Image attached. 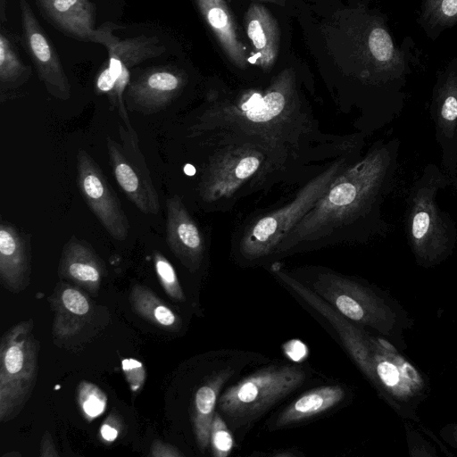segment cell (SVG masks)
Instances as JSON below:
<instances>
[{
	"mask_svg": "<svg viewBox=\"0 0 457 457\" xmlns=\"http://www.w3.org/2000/svg\"><path fill=\"white\" fill-rule=\"evenodd\" d=\"M203 136L210 148L197 183L201 201L227 211L238 200L278 182L289 180L332 156L322 151L304 149L232 126L212 127L193 134Z\"/></svg>",
	"mask_w": 457,
	"mask_h": 457,
	"instance_id": "cell-1",
	"label": "cell"
},
{
	"mask_svg": "<svg viewBox=\"0 0 457 457\" xmlns=\"http://www.w3.org/2000/svg\"><path fill=\"white\" fill-rule=\"evenodd\" d=\"M296 96L289 86L277 84L264 95L246 93L235 103L212 104L196 116L187 134L215 126H232L296 147L343 154L345 148L312 145L344 142L343 137L319 138L321 133L316 120Z\"/></svg>",
	"mask_w": 457,
	"mask_h": 457,
	"instance_id": "cell-2",
	"label": "cell"
},
{
	"mask_svg": "<svg viewBox=\"0 0 457 457\" xmlns=\"http://www.w3.org/2000/svg\"><path fill=\"white\" fill-rule=\"evenodd\" d=\"M347 167L348 158L343 154L312 177L288 203L247 219L236 235L238 255L252 262L274 254L288 233Z\"/></svg>",
	"mask_w": 457,
	"mask_h": 457,
	"instance_id": "cell-3",
	"label": "cell"
},
{
	"mask_svg": "<svg viewBox=\"0 0 457 457\" xmlns=\"http://www.w3.org/2000/svg\"><path fill=\"white\" fill-rule=\"evenodd\" d=\"M31 319L7 329L0 342V421L16 418L29 401L38 372L39 344Z\"/></svg>",
	"mask_w": 457,
	"mask_h": 457,
	"instance_id": "cell-4",
	"label": "cell"
},
{
	"mask_svg": "<svg viewBox=\"0 0 457 457\" xmlns=\"http://www.w3.org/2000/svg\"><path fill=\"white\" fill-rule=\"evenodd\" d=\"M305 377L298 366L262 369L228 387L217 407L235 428L248 425L300 387Z\"/></svg>",
	"mask_w": 457,
	"mask_h": 457,
	"instance_id": "cell-5",
	"label": "cell"
},
{
	"mask_svg": "<svg viewBox=\"0 0 457 457\" xmlns=\"http://www.w3.org/2000/svg\"><path fill=\"white\" fill-rule=\"evenodd\" d=\"M312 290L349 320L393 337L407 327V317L371 289L333 271L319 272Z\"/></svg>",
	"mask_w": 457,
	"mask_h": 457,
	"instance_id": "cell-6",
	"label": "cell"
},
{
	"mask_svg": "<svg viewBox=\"0 0 457 457\" xmlns=\"http://www.w3.org/2000/svg\"><path fill=\"white\" fill-rule=\"evenodd\" d=\"M118 130L120 143L111 137L106 138L112 174L126 197L141 212L155 215L160 211L159 195L139 148L137 133L120 124Z\"/></svg>",
	"mask_w": 457,
	"mask_h": 457,
	"instance_id": "cell-7",
	"label": "cell"
},
{
	"mask_svg": "<svg viewBox=\"0 0 457 457\" xmlns=\"http://www.w3.org/2000/svg\"><path fill=\"white\" fill-rule=\"evenodd\" d=\"M76 181L86 204L104 229L112 238L125 240L130 230L129 219L101 168L85 150L77 154Z\"/></svg>",
	"mask_w": 457,
	"mask_h": 457,
	"instance_id": "cell-8",
	"label": "cell"
},
{
	"mask_svg": "<svg viewBox=\"0 0 457 457\" xmlns=\"http://www.w3.org/2000/svg\"><path fill=\"white\" fill-rule=\"evenodd\" d=\"M22 38L40 80L54 97L68 100L71 86L60 57L27 0H18Z\"/></svg>",
	"mask_w": 457,
	"mask_h": 457,
	"instance_id": "cell-9",
	"label": "cell"
},
{
	"mask_svg": "<svg viewBox=\"0 0 457 457\" xmlns=\"http://www.w3.org/2000/svg\"><path fill=\"white\" fill-rule=\"evenodd\" d=\"M82 288L62 280L49 297L54 312L53 337L55 344L68 345L86 336L93 328L97 306Z\"/></svg>",
	"mask_w": 457,
	"mask_h": 457,
	"instance_id": "cell-10",
	"label": "cell"
},
{
	"mask_svg": "<svg viewBox=\"0 0 457 457\" xmlns=\"http://www.w3.org/2000/svg\"><path fill=\"white\" fill-rule=\"evenodd\" d=\"M186 82L185 75L171 67L149 69L127 87L128 108L146 115L161 112L179 96Z\"/></svg>",
	"mask_w": 457,
	"mask_h": 457,
	"instance_id": "cell-11",
	"label": "cell"
},
{
	"mask_svg": "<svg viewBox=\"0 0 457 457\" xmlns=\"http://www.w3.org/2000/svg\"><path fill=\"white\" fill-rule=\"evenodd\" d=\"M44 19L73 39L103 45L104 27L96 29V4L90 0H35Z\"/></svg>",
	"mask_w": 457,
	"mask_h": 457,
	"instance_id": "cell-12",
	"label": "cell"
},
{
	"mask_svg": "<svg viewBox=\"0 0 457 457\" xmlns=\"http://www.w3.org/2000/svg\"><path fill=\"white\" fill-rule=\"evenodd\" d=\"M166 242L187 270H197L204 257V235L179 195L167 199Z\"/></svg>",
	"mask_w": 457,
	"mask_h": 457,
	"instance_id": "cell-13",
	"label": "cell"
},
{
	"mask_svg": "<svg viewBox=\"0 0 457 457\" xmlns=\"http://www.w3.org/2000/svg\"><path fill=\"white\" fill-rule=\"evenodd\" d=\"M277 277L325 317L338 333L345 349L359 369L365 374L370 361L369 334L353 325L312 289L305 287L287 273L275 270Z\"/></svg>",
	"mask_w": 457,
	"mask_h": 457,
	"instance_id": "cell-14",
	"label": "cell"
},
{
	"mask_svg": "<svg viewBox=\"0 0 457 457\" xmlns=\"http://www.w3.org/2000/svg\"><path fill=\"white\" fill-rule=\"evenodd\" d=\"M105 274L102 259L88 243L73 236L63 245L58 267L62 279L96 295Z\"/></svg>",
	"mask_w": 457,
	"mask_h": 457,
	"instance_id": "cell-15",
	"label": "cell"
},
{
	"mask_svg": "<svg viewBox=\"0 0 457 457\" xmlns=\"http://www.w3.org/2000/svg\"><path fill=\"white\" fill-rule=\"evenodd\" d=\"M31 258L29 242L16 227L0 225V280L8 291L18 294L29 285Z\"/></svg>",
	"mask_w": 457,
	"mask_h": 457,
	"instance_id": "cell-16",
	"label": "cell"
},
{
	"mask_svg": "<svg viewBox=\"0 0 457 457\" xmlns=\"http://www.w3.org/2000/svg\"><path fill=\"white\" fill-rule=\"evenodd\" d=\"M104 39L103 45L106 47L109 60L131 68L145 60L162 55L165 46L156 37L140 35L134 37L120 39L113 34L119 26L110 21L103 24Z\"/></svg>",
	"mask_w": 457,
	"mask_h": 457,
	"instance_id": "cell-17",
	"label": "cell"
},
{
	"mask_svg": "<svg viewBox=\"0 0 457 457\" xmlns=\"http://www.w3.org/2000/svg\"><path fill=\"white\" fill-rule=\"evenodd\" d=\"M345 390L338 385L316 387L301 395L285 408L274 422L275 428H284L328 411L343 401Z\"/></svg>",
	"mask_w": 457,
	"mask_h": 457,
	"instance_id": "cell-18",
	"label": "cell"
},
{
	"mask_svg": "<svg viewBox=\"0 0 457 457\" xmlns=\"http://www.w3.org/2000/svg\"><path fill=\"white\" fill-rule=\"evenodd\" d=\"M228 378L226 371L220 372L195 392L193 403L192 423L195 440L201 452H204L210 443V433L218 395Z\"/></svg>",
	"mask_w": 457,
	"mask_h": 457,
	"instance_id": "cell-19",
	"label": "cell"
},
{
	"mask_svg": "<svg viewBox=\"0 0 457 457\" xmlns=\"http://www.w3.org/2000/svg\"><path fill=\"white\" fill-rule=\"evenodd\" d=\"M204 18L212 28L231 60L245 66L244 47L237 38L232 16L222 0H195Z\"/></svg>",
	"mask_w": 457,
	"mask_h": 457,
	"instance_id": "cell-20",
	"label": "cell"
},
{
	"mask_svg": "<svg viewBox=\"0 0 457 457\" xmlns=\"http://www.w3.org/2000/svg\"><path fill=\"white\" fill-rule=\"evenodd\" d=\"M246 32L263 68L270 67L277 57L278 35L275 21L263 6L253 4L246 16Z\"/></svg>",
	"mask_w": 457,
	"mask_h": 457,
	"instance_id": "cell-21",
	"label": "cell"
},
{
	"mask_svg": "<svg viewBox=\"0 0 457 457\" xmlns=\"http://www.w3.org/2000/svg\"><path fill=\"white\" fill-rule=\"evenodd\" d=\"M129 303L136 314L154 326L168 331H179L181 328L180 317L148 287L134 285Z\"/></svg>",
	"mask_w": 457,
	"mask_h": 457,
	"instance_id": "cell-22",
	"label": "cell"
},
{
	"mask_svg": "<svg viewBox=\"0 0 457 457\" xmlns=\"http://www.w3.org/2000/svg\"><path fill=\"white\" fill-rule=\"evenodd\" d=\"M31 69L21 59L10 35L0 33V88L1 102L8 99V92L23 85L30 77Z\"/></svg>",
	"mask_w": 457,
	"mask_h": 457,
	"instance_id": "cell-23",
	"label": "cell"
},
{
	"mask_svg": "<svg viewBox=\"0 0 457 457\" xmlns=\"http://www.w3.org/2000/svg\"><path fill=\"white\" fill-rule=\"evenodd\" d=\"M77 402L87 421L103 414L107 406V396L96 384L81 381L77 388Z\"/></svg>",
	"mask_w": 457,
	"mask_h": 457,
	"instance_id": "cell-24",
	"label": "cell"
},
{
	"mask_svg": "<svg viewBox=\"0 0 457 457\" xmlns=\"http://www.w3.org/2000/svg\"><path fill=\"white\" fill-rule=\"evenodd\" d=\"M154 264L158 279L165 293L172 300L183 302L185 295L172 264L158 251L154 253Z\"/></svg>",
	"mask_w": 457,
	"mask_h": 457,
	"instance_id": "cell-25",
	"label": "cell"
},
{
	"mask_svg": "<svg viewBox=\"0 0 457 457\" xmlns=\"http://www.w3.org/2000/svg\"><path fill=\"white\" fill-rule=\"evenodd\" d=\"M210 443L215 457H226L233 449L232 435L220 413L215 412L210 433Z\"/></svg>",
	"mask_w": 457,
	"mask_h": 457,
	"instance_id": "cell-26",
	"label": "cell"
},
{
	"mask_svg": "<svg viewBox=\"0 0 457 457\" xmlns=\"http://www.w3.org/2000/svg\"><path fill=\"white\" fill-rule=\"evenodd\" d=\"M368 45L373 57L379 62L392 59L394 44L391 36L382 28L373 29L369 36Z\"/></svg>",
	"mask_w": 457,
	"mask_h": 457,
	"instance_id": "cell-27",
	"label": "cell"
},
{
	"mask_svg": "<svg viewBox=\"0 0 457 457\" xmlns=\"http://www.w3.org/2000/svg\"><path fill=\"white\" fill-rule=\"evenodd\" d=\"M121 368L131 391L137 393L145 380L144 365L137 360L127 358L122 360Z\"/></svg>",
	"mask_w": 457,
	"mask_h": 457,
	"instance_id": "cell-28",
	"label": "cell"
},
{
	"mask_svg": "<svg viewBox=\"0 0 457 457\" xmlns=\"http://www.w3.org/2000/svg\"><path fill=\"white\" fill-rule=\"evenodd\" d=\"M427 7L436 21L446 23L457 19V0H427Z\"/></svg>",
	"mask_w": 457,
	"mask_h": 457,
	"instance_id": "cell-29",
	"label": "cell"
},
{
	"mask_svg": "<svg viewBox=\"0 0 457 457\" xmlns=\"http://www.w3.org/2000/svg\"><path fill=\"white\" fill-rule=\"evenodd\" d=\"M123 421L121 417L112 411L100 426L99 436L104 444H111L115 441L121 433Z\"/></svg>",
	"mask_w": 457,
	"mask_h": 457,
	"instance_id": "cell-30",
	"label": "cell"
},
{
	"mask_svg": "<svg viewBox=\"0 0 457 457\" xmlns=\"http://www.w3.org/2000/svg\"><path fill=\"white\" fill-rule=\"evenodd\" d=\"M117 79L112 75L108 66L104 67L96 79V90L98 94H107L110 103L116 107Z\"/></svg>",
	"mask_w": 457,
	"mask_h": 457,
	"instance_id": "cell-31",
	"label": "cell"
},
{
	"mask_svg": "<svg viewBox=\"0 0 457 457\" xmlns=\"http://www.w3.org/2000/svg\"><path fill=\"white\" fill-rule=\"evenodd\" d=\"M150 456L153 457H181L184 454L175 446L156 440L153 443L150 451Z\"/></svg>",
	"mask_w": 457,
	"mask_h": 457,
	"instance_id": "cell-32",
	"label": "cell"
},
{
	"mask_svg": "<svg viewBox=\"0 0 457 457\" xmlns=\"http://www.w3.org/2000/svg\"><path fill=\"white\" fill-rule=\"evenodd\" d=\"M430 219L427 212H418L412 222V235L415 238L420 239L424 237L429 227Z\"/></svg>",
	"mask_w": 457,
	"mask_h": 457,
	"instance_id": "cell-33",
	"label": "cell"
},
{
	"mask_svg": "<svg viewBox=\"0 0 457 457\" xmlns=\"http://www.w3.org/2000/svg\"><path fill=\"white\" fill-rule=\"evenodd\" d=\"M40 457H56L59 453L55 448L53 438L48 431H46L42 436L39 450Z\"/></svg>",
	"mask_w": 457,
	"mask_h": 457,
	"instance_id": "cell-34",
	"label": "cell"
},
{
	"mask_svg": "<svg viewBox=\"0 0 457 457\" xmlns=\"http://www.w3.org/2000/svg\"><path fill=\"white\" fill-rule=\"evenodd\" d=\"M442 116L447 120H453L457 118V99L454 96H448L442 107Z\"/></svg>",
	"mask_w": 457,
	"mask_h": 457,
	"instance_id": "cell-35",
	"label": "cell"
},
{
	"mask_svg": "<svg viewBox=\"0 0 457 457\" xmlns=\"http://www.w3.org/2000/svg\"><path fill=\"white\" fill-rule=\"evenodd\" d=\"M441 436L448 445L457 449V424H449L440 431Z\"/></svg>",
	"mask_w": 457,
	"mask_h": 457,
	"instance_id": "cell-36",
	"label": "cell"
},
{
	"mask_svg": "<svg viewBox=\"0 0 457 457\" xmlns=\"http://www.w3.org/2000/svg\"><path fill=\"white\" fill-rule=\"evenodd\" d=\"M4 9H5V0H1V21L2 22L5 21Z\"/></svg>",
	"mask_w": 457,
	"mask_h": 457,
	"instance_id": "cell-37",
	"label": "cell"
}]
</instances>
